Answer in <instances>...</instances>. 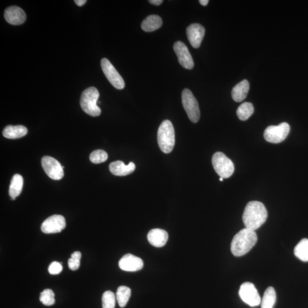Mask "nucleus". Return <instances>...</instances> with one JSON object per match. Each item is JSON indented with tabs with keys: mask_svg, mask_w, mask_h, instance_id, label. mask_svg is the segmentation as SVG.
Instances as JSON below:
<instances>
[{
	"mask_svg": "<svg viewBox=\"0 0 308 308\" xmlns=\"http://www.w3.org/2000/svg\"><path fill=\"white\" fill-rule=\"evenodd\" d=\"M99 97V93L96 88L90 87L84 90L81 95L80 105L85 112L92 117L101 114V108L97 106Z\"/></svg>",
	"mask_w": 308,
	"mask_h": 308,
	"instance_id": "nucleus-4",
	"label": "nucleus"
},
{
	"mask_svg": "<svg viewBox=\"0 0 308 308\" xmlns=\"http://www.w3.org/2000/svg\"><path fill=\"white\" fill-rule=\"evenodd\" d=\"M162 24V19L159 16L150 15L143 21L141 28L146 32H151V31L160 29Z\"/></svg>",
	"mask_w": 308,
	"mask_h": 308,
	"instance_id": "nucleus-20",
	"label": "nucleus"
},
{
	"mask_svg": "<svg viewBox=\"0 0 308 308\" xmlns=\"http://www.w3.org/2000/svg\"><path fill=\"white\" fill-rule=\"evenodd\" d=\"M212 164L216 173L221 178H228L234 174L233 162L223 153L217 152L214 153L212 158Z\"/></svg>",
	"mask_w": 308,
	"mask_h": 308,
	"instance_id": "nucleus-5",
	"label": "nucleus"
},
{
	"mask_svg": "<svg viewBox=\"0 0 308 308\" xmlns=\"http://www.w3.org/2000/svg\"><path fill=\"white\" fill-rule=\"evenodd\" d=\"M268 212L261 202H249L244 211L243 221L246 228L253 230L259 228L266 220Z\"/></svg>",
	"mask_w": 308,
	"mask_h": 308,
	"instance_id": "nucleus-1",
	"label": "nucleus"
},
{
	"mask_svg": "<svg viewBox=\"0 0 308 308\" xmlns=\"http://www.w3.org/2000/svg\"><path fill=\"white\" fill-rule=\"evenodd\" d=\"M276 300V294L273 287L265 290L261 301V308H273Z\"/></svg>",
	"mask_w": 308,
	"mask_h": 308,
	"instance_id": "nucleus-23",
	"label": "nucleus"
},
{
	"mask_svg": "<svg viewBox=\"0 0 308 308\" xmlns=\"http://www.w3.org/2000/svg\"><path fill=\"white\" fill-rule=\"evenodd\" d=\"M62 268V265L60 262L53 261L50 264L48 271L50 274L58 275L61 273Z\"/></svg>",
	"mask_w": 308,
	"mask_h": 308,
	"instance_id": "nucleus-30",
	"label": "nucleus"
},
{
	"mask_svg": "<svg viewBox=\"0 0 308 308\" xmlns=\"http://www.w3.org/2000/svg\"><path fill=\"white\" fill-rule=\"evenodd\" d=\"M131 289L126 286H121L117 289L116 298L120 307H125L131 297Z\"/></svg>",
	"mask_w": 308,
	"mask_h": 308,
	"instance_id": "nucleus-24",
	"label": "nucleus"
},
{
	"mask_svg": "<svg viewBox=\"0 0 308 308\" xmlns=\"http://www.w3.org/2000/svg\"><path fill=\"white\" fill-rule=\"evenodd\" d=\"M290 126L286 122L278 126H270L264 131V137L267 142L279 143L287 138Z\"/></svg>",
	"mask_w": 308,
	"mask_h": 308,
	"instance_id": "nucleus-7",
	"label": "nucleus"
},
{
	"mask_svg": "<svg viewBox=\"0 0 308 308\" xmlns=\"http://www.w3.org/2000/svg\"><path fill=\"white\" fill-rule=\"evenodd\" d=\"M157 138L158 144L163 152L169 153L173 151L175 143V130L170 121L162 122L158 129Z\"/></svg>",
	"mask_w": 308,
	"mask_h": 308,
	"instance_id": "nucleus-3",
	"label": "nucleus"
},
{
	"mask_svg": "<svg viewBox=\"0 0 308 308\" xmlns=\"http://www.w3.org/2000/svg\"><path fill=\"white\" fill-rule=\"evenodd\" d=\"M174 50L178 58L180 65L185 69L191 70L193 69L194 63L186 45L181 42L174 44Z\"/></svg>",
	"mask_w": 308,
	"mask_h": 308,
	"instance_id": "nucleus-12",
	"label": "nucleus"
},
{
	"mask_svg": "<svg viewBox=\"0 0 308 308\" xmlns=\"http://www.w3.org/2000/svg\"><path fill=\"white\" fill-rule=\"evenodd\" d=\"M66 225L64 217L60 215H54L50 216L43 222L41 229L45 234H56L64 229Z\"/></svg>",
	"mask_w": 308,
	"mask_h": 308,
	"instance_id": "nucleus-11",
	"label": "nucleus"
},
{
	"mask_svg": "<svg viewBox=\"0 0 308 308\" xmlns=\"http://www.w3.org/2000/svg\"><path fill=\"white\" fill-rule=\"evenodd\" d=\"M81 253L75 251L71 255L70 259L68 260V266L70 270L76 271L80 268Z\"/></svg>",
	"mask_w": 308,
	"mask_h": 308,
	"instance_id": "nucleus-29",
	"label": "nucleus"
},
{
	"mask_svg": "<svg viewBox=\"0 0 308 308\" xmlns=\"http://www.w3.org/2000/svg\"><path fill=\"white\" fill-rule=\"evenodd\" d=\"M136 169L133 162H130L128 165H125L122 161H118L111 163L109 170L113 175L123 176L132 174Z\"/></svg>",
	"mask_w": 308,
	"mask_h": 308,
	"instance_id": "nucleus-17",
	"label": "nucleus"
},
{
	"mask_svg": "<svg viewBox=\"0 0 308 308\" xmlns=\"http://www.w3.org/2000/svg\"><path fill=\"white\" fill-rule=\"evenodd\" d=\"M250 89V84L246 80L237 84L232 90V97L235 102H241L245 99Z\"/></svg>",
	"mask_w": 308,
	"mask_h": 308,
	"instance_id": "nucleus-19",
	"label": "nucleus"
},
{
	"mask_svg": "<svg viewBox=\"0 0 308 308\" xmlns=\"http://www.w3.org/2000/svg\"><path fill=\"white\" fill-rule=\"evenodd\" d=\"M74 2L75 3L77 6L79 7H82L85 5V4H86V3L87 2V1H86V0H75Z\"/></svg>",
	"mask_w": 308,
	"mask_h": 308,
	"instance_id": "nucleus-32",
	"label": "nucleus"
},
{
	"mask_svg": "<svg viewBox=\"0 0 308 308\" xmlns=\"http://www.w3.org/2000/svg\"><path fill=\"white\" fill-rule=\"evenodd\" d=\"M4 17L9 24L19 25L26 20V14L23 10L19 7L12 6L6 9Z\"/></svg>",
	"mask_w": 308,
	"mask_h": 308,
	"instance_id": "nucleus-15",
	"label": "nucleus"
},
{
	"mask_svg": "<svg viewBox=\"0 0 308 308\" xmlns=\"http://www.w3.org/2000/svg\"><path fill=\"white\" fill-rule=\"evenodd\" d=\"M242 300L251 306H256L261 303V297L254 284L246 282L242 284L239 292Z\"/></svg>",
	"mask_w": 308,
	"mask_h": 308,
	"instance_id": "nucleus-8",
	"label": "nucleus"
},
{
	"mask_svg": "<svg viewBox=\"0 0 308 308\" xmlns=\"http://www.w3.org/2000/svg\"><path fill=\"white\" fill-rule=\"evenodd\" d=\"M147 239L152 246L156 247H164L169 239L168 233L160 228L151 229L147 235Z\"/></svg>",
	"mask_w": 308,
	"mask_h": 308,
	"instance_id": "nucleus-16",
	"label": "nucleus"
},
{
	"mask_svg": "<svg viewBox=\"0 0 308 308\" xmlns=\"http://www.w3.org/2000/svg\"><path fill=\"white\" fill-rule=\"evenodd\" d=\"M115 300L116 297L114 293L110 291H106L102 295V307L114 308Z\"/></svg>",
	"mask_w": 308,
	"mask_h": 308,
	"instance_id": "nucleus-27",
	"label": "nucleus"
},
{
	"mask_svg": "<svg viewBox=\"0 0 308 308\" xmlns=\"http://www.w3.org/2000/svg\"><path fill=\"white\" fill-rule=\"evenodd\" d=\"M219 180H220V182H223V178H221V177H220V179H219Z\"/></svg>",
	"mask_w": 308,
	"mask_h": 308,
	"instance_id": "nucleus-34",
	"label": "nucleus"
},
{
	"mask_svg": "<svg viewBox=\"0 0 308 308\" xmlns=\"http://www.w3.org/2000/svg\"><path fill=\"white\" fill-rule=\"evenodd\" d=\"M254 112V107L250 102H244L240 106L237 111V114L240 120H247Z\"/></svg>",
	"mask_w": 308,
	"mask_h": 308,
	"instance_id": "nucleus-25",
	"label": "nucleus"
},
{
	"mask_svg": "<svg viewBox=\"0 0 308 308\" xmlns=\"http://www.w3.org/2000/svg\"><path fill=\"white\" fill-rule=\"evenodd\" d=\"M257 241L255 230L244 228L234 237L230 244L231 252L237 257L246 255L255 245Z\"/></svg>",
	"mask_w": 308,
	"mask_h": 308,
	"instance_id": "nucleus-2",
	"label": "nucleus"
},
{
	"mask_svg": "<svg viewBox=\"0 0 308 308\" xmlns=\"http://www.w3.org/2000/svg\"><path fill=\"white\" fill-rule=\"evenodd\" d=\"M24 185V179L20 174H15L13 176L11 183L9 189L11 199L15 200L16 197H19L22 192Z\"/></svg>",
	"mask_w": 308,
	"mask_h": 308,
	"instance_id": "nucleus-21",
	"label": "nucleus"
},
{
	"mask_svg": "<svg viewBox=\"0 0 308 308\" xmlns=\"http://www.w3.org/2000/svg\"><path fill=\"white\" fill-rule=\"evenodd\" d=\"M143 261L140 258L132 254H126L119 261V266L122 270L127 272H135L142 270Z\"/></svg>",
	"mask_w": 308,
	"mask_h": 308,
	"instance_id": "nucleus-14",
	"label": "nucleus"
},
{
	"mask_svg": "<svg viewBox=\"0 0 308 308\" xmlns=\"http://www.w3.org/2000/svg\"><path fill=\"white\" fill-rule=\"evenodd\" d=\"M294 253L298 259L308 261V239H302L294 248Z\"/></svg>",
	"mask_w": 308,
	"mask_h": 308,
	"instance_id": "nucleus-22",
	"label": "nucleus"
},
{
	"mask_svg": "<svg viewBox=\"0 0 308 308\" xmlns=\"http://www.w3.org/2000/svg\"><path fill=\"white\" fill-rule=\"evenodd\" d=\"M101 67L103 73L113 87L119 90L125 88L124 79L107 58H103L101 60Z\"/></svg>",
	"mask_w": 308,
	"mask_h": 308,
	"instance_id": "nucleus-9",
	"label": "nucleus"
},
{
	"mask_svg": "<svg viewBox=\"0 0 308 308\" xmlns=\"http://www.w3.org/2000/svg\"><path fill=\"white\" fill-rule=\"evenodd\" d=\"M28 133V129L22 125L7 126L4 128L3 134L8 139H19L24 137Z\"/></svg>",
	"mask_w": 308,
	"mask_h": 308,
	"instance_id": "nucleus-18",
	"label": "nucleus"
},
{
	"mask_svg": "<svg viewBox=\"0 0 308 308\" xmlns=\"http://www.w3.org/2000/svg\"><path fill=\"white\" fill-rule=\"evenodd\" d=\"M199 3H200L202 6H206L208 3H209V1H208V0H200Z\"/></svg>",
	"mask_w": 308,
	"mask_h": 308,
	"instance_id": "nucleus-33",
	"label": "nucleus"
},
{
	"mask_svg": "<svg viewBox=\"0 0 308 308\" xmlns=\"http://www.w3.org/2000/svg\"><path fill=\"white\" fill-rule=\"evenodd\" d=\"M148 2L154 6H160L163 3L162 0H149Z\"/></svg>",
	"mask_w": 308,
	"mask_h": 308,
	"instance_id": "nucleus-31",
	"label": "nucleus"
},
{
	"mask_svg": "<svg viewBox=\"0 0 308 308\" xmlns=\"http://www.w3.org/2000/svg\"><path fill=\"white\" fill-rule=\"evenodd\" d=\"M183 107L190 121L193 123H197L200 119L201 112L197 99L195 98L191 90H183L182 94Z\"/></svg>",
	"mask_w": 308,
	"mask_h": 308,
	"instance_id": "nucleus-6",
	"label": "nucleus"
},
{
	"mask_svg": "<svg viewBox=\"0 0 308 308\" xmlns=\"http://www.w3.org/2000/svg\"><path fill=\"white\" fill-rule=\"evenodd\" d=\"M55 294H54L52 290L47 289L41 293L40 296V300L44 305L46 306H51L55 303Z\"/></svg>",
	"mask_w": 308,
	"mask_h": 308,
	"instance_id": "nucleus-26",
	"label": "nucleus"
},
{
	"mask_svg": "<svg viewBox=\"0 0 308 308\" xmlns=\"http://www.w3.org/2000/svg\"><path fill=\"white\" fill-rule=\"evenodd\" d=\"M205 29L199 24L190 25L186 30L189 42L194 48L200 47L202 40L205 37Z\"/></svg>",
	"mask_w": 308,
	"mask_h": 308,
	"instance_id": "nucleus-13",
	"label": "nucleus"
},
{
	"mask_svg": "<svg viewBox=\"0 0 308 308\" xmlns=\"http://www.w3.org/2000/svg\"><path fill=\"white\" fill-rule=\"evenodd\" d=\"M108 155L106 151L102 149H97L90 154V160L93 164H99L107 161Z\"/></svg>",
	"mask_w": 308,
	"mask_h": 308,
	"instance_id": "nucleus-28",
	"label": "nucleus"
},
{
	"mask_svg": "<svg viewBox=\"0 0 308 308\" xmlns=\"http://www.w3.org/2000/svg\"><path fill=\"white\" fill-rule=\"evenodd\" d=\"M42 164L45 173L49 178L55 180L63 178L64 175L63 169L57 160L51 157L45 156L42 158Z\"/></svg>",
	"mask_w": 308,
	"mask_h": 308,
	"instance_id": "nucleus-10",
	"label": "nucleus"
}]
</instances>
